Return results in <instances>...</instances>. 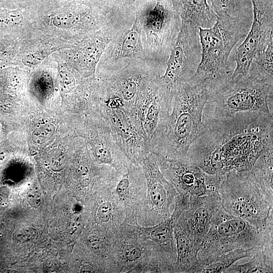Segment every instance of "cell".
<instances>
[{
    "instance_id": "1",
    "label": "cell",
    "mask_w": 273,
    "mask_h": 273,
    "mask_svg": "<svg viewBox=\"0 0 273 273\" xmlns=\"http://www.w3.org/2000/svg\"><path fill=\"white\" fill-rule=\"evenodd\" d=\"M202 121L186 157L208 174L248 171L262 153L273 148L271 113L243 112Z\"/></svg>"
},
{
    "instance_id": "2",
    "label": "cell",
    "mask_w": 273,
    "mask_h": 273,
    "mask_svg": "<svg viewBox=\"0 0 273 273\" xmlns=\"http://www.w3.org/2000/svg\"><path fill=\"white\" fill-rule=\"evenodd\" d=\"M250 23L245 17L232 14L216 16L210 28H199L201 60L187 82L205 88L209 95L225 84L234 69L231 54L235 46L247 35Z\"/></svg>"
},
{
    "instance_id": "3",
    "label": "cell",
    "mask_w": 273,
    "mask_h": 273,
    "mask_svg": "<svg viewBox=\"0 0 273 273\" xmlns=\"http://www.w3.org/2000/svg\"><path fill=\"white\" fill-rule=\"evenodd\" d=\"M208 95L202 87L187 82L179 85L173 96L171 113L151 152L168 159L186 157L189 147L200 133Z\"/></svg>"
},
{
    "instance_id": "4",
    "label": "cell",
    "mask_w": 273,
    "mask_h": 273,
    "mask_svg": "<svg viewBox=\"0 0 273 273\" xmlns=\"http://www.w3.org/2000/svg\"><path fill=\"white\" fill-rule=\"evenodd\" d=\"M132 6L141 26L145 53L162 70L179 31L180 19L171 0H136Z\"/></svg>"
},
{
    "instance_id": "5",
    "label": "cell",
    "mask_w": 273,
    "mask_h": 273,
    "mask_svg": "<svg viewBox=\"0 0 273 273\" xmlns=\"http://www.w3.org/2000/svg\"><path fill=\"white\" fill-rule=\"evenodd\" d=\"M119 12L118 8L107 11L82 0H73L57 8L37 14L35 28L75 43L112 23Z\"/></svg>"
},
{
    "instance_id": "6",
    "label": "cell",
    "mask_w": 273,
    "mask_h": 273,
    "mask_svg": "<svg viewBox=\"0 0 273 273\" xmlns=\"http://www.w3.org/2000/svg\"><path fill=\"white\" fill-rule=\"evenodd\" d=\"M270 241H273V229H259L230 214L221 205L212 216L197 259H210L238 248L257 249Z\"/></svg>"
},
{
    "instance_id": "7",
    "label": "cell",
    "mask_w": 273,
    "mask_h": 273,
    "mask_svg": "<svg viewBox=\"0 0 273 273\" xmlns=\"http://www.w3.org/2000/svg\"><path fill=\"white\" fill-rule=\"evenodd\" d=\"M273 84L249 75H238L209 95L202 119L233 116L243 112L271 113L269 99L272 98Z\"/></svg>"
},
{
    "instance_id": "8",
    "label": "cell",
    "mask_w": 273,
    "mask_h": 273,
    "mask_svg": "<svg viewBox=\"0 0 273 273\" xmlns=\"http://www.w3.org/2000/svg\"><path fill=\"white\" fill-rule=\"evenodd\" d=\"M222 207L261 230L273 229V202L247 177L246 172L224 175L218 190Z\"/></svg>"
},
{
    "instance_id": "9",
    "label": "cell",
    "mask_w": 273,
    "mask_h": 273,
    "mask_svg": "<svg viewBox=\"0 0 273 273\" xmlns=\"http://www.w3.org/2000/svg\"><path fill=\"white\" fill-rule=\"evenodd\" d=\"M199 29L181 24L166 63L165 73L156 76L158 84L172 106L173 96L181 84L195 72L201 60Z\"/></svg>"
},
{
    "instance_id": "10",
    "label": "cell",
    "mask_w": 273,
    "mask_h": 273,
    "mask_svg": "<svg viewBox=\"0 0 273 273\" xmlns=\"http://www.w3.org/2000/svg\"><path fill=\"white\" fill-rule=\"evenodd\" d=\"M138 224L123 221L118 226L109 230L111 263L114 273H142L154 257L172 264L162 255L155 243L140 234Z\"/></svg>"
},
{
    "instance_id": "11",
    "label": "cell",
    "mask_w": 273,
    "mask_h": 273,
    "mask_svg": "<svg viewBox=\"0 0 273 273\" xmlns=\"http://www.w3.org/2000/svg\"><path fill=\"white\" fill-rule=\"evenodd\" d=\"M139 164L145 175L147 195L138 221L142 226H152L170 216V207L179 194L162 173L156 154L150 152Z\"/></svg>"
},
{
    "instance_id": "12",
    "label": "cell",
    "mask_w": 273,
    "mask_h": 273,
    "mask_svg": "<svg viewBox=\"0 0 273 273\" xmlns=\"http://www.w3.org/2000/svg\"><path fill=\"white\" fill-rule=\"evenodd\" d=\"M161 70L150 61L131 59L120 70L98 78L100 89L118 99L123 108L130 112L141 93L154 78L161 74Z\"/></svg>"
},
{
    "instance_id": "13",
    "label": "cell",
    "mask_w": 273,
    "mask_h": 273,
    "mask_svg": "<svg viewBox=\"0 0 273 273\" xmlns=\"http://www.w3.org/2000/svg\"><path fill=\"white\" fill-rule=\"evenodd\" d=\"M253 20L243 42L235 50L236 63L231 78L246 75L257 52L273 41V0H251Z\"/></svg>"
},
{
    "instance_id": "14",
    "label": "cell",
    "mask_w": 273,
    "mask_h": 273,
    "mask_svg": "<svg viewBox=\"0 0 273 273\" xmlns=\"http://www.w3.org/2000/svg\"><path fill=\"white\" fill-rule=\"evenodd\" d=\"M157 156L162 173L179 194L202 196L218 192L225 174H208L186 157L168 159Z\"/></svg>"
},
{
    "instance_id": "15",
    "label": "cell",
    "mask_w": 273,
    "mask_h": 273,
    "mask_svg": "<svg viewBox=\"0 0 273 273\" xmlns=\"http://www.w3.org/2000/svg\"><path fill=\"white\" fill-rule=\"evenodd\" d=\"M97 108L123 152L132 163L139 164L151 151L148 141L130 112L123 108L101 104Z\"/></svg>"
},
{
    "instance_id": "16",
    "label": "cell",
    "mask_w": 273,
    "mask_h": 273,
    "mask_svg": "<svg viewBox=\"0 0 273 273\" xmlns=\"http://www.w3.org/2000/svg\"><path fill=\"white\" fill-rule=\"evenodd\" d=\"M117 31L111 23L56 53L83 78L95 77L98 64Z\"/></svg>"
},
{
    "instance_id": "17",
    "label": "cell",
    "mask_w": 273,
    "mask_h": 273,
    "mask_svg": "<svg viewBox=\"0 0 273 273\" xmlns=\"http://www.w3.org/2000/svg\"><path fill=\"white\" fill-rule=\"evenodd\" d=\"M156 76L141 93L130 112L148 141L150 150L161 133L165 120L171 111Z\"/></svg>"
},
{
    "instance_id": "18",
    "label": "cell",
    "mask_w": 273,
    "mask_h": 273,
    "mask_svg": "<svg viewBox=\"0 0 273 273\" xmlns=\"http://www.w3.org/2000/svg\"><path fill=\"white\" fill-rule=\"evenodd\" d=\"M113 190L124 209L125 217L123 221L139 224L138 218L147 195L146 179L140 164L131 162L126 170L120 174Z\"/></svg>"
},
{
    "instance_id": "19",
    "label": "cell",
    "mask_w": 273,
    "mask_h": 273,
    "mask_svg": "<svg viewBox=\"0 0 273 273\" xmlns=\"http://www.w3.org/2000/svg\"><path fill=\"white\" fill-rule=\"evenodd\" d=\"M89 128V139L98 163L111 166L119 174L124 173L131 161L117 144L110 126L99 112Z\"/></svg>"
},
{
    "instance_id": "20",
    "label": "cell",
    "mask_w": 273,
    "mask_h": 273,
    "mask_svg": "<svg viewBox=\"0 0 273 273\" xmlns=\"http://www.w3.org/2000/svg\"><path fill=\"white\" fill-rule=\"evenodd\" d=\"M74 44L35 29L21 39L14 66L28 71L33 70L54 53L71 48Z\"/></svg>"
},
{
    "instance_id": "21",
    "label": "cell",
    "mask_w": 273,
    "mask_h": 273,
    "mask_svg": "<svg viewBox=\"0 0 273 273\" xmlns=\"http://www.w3.org/2000/svg\"><path fill=\"white\" fill-rule=\"evenodd\" d=\"M189 200L190 196L179 194L176 198L174 209L169 218L152 226L137 225L140 234L155 243L162 255L172 264L176 259L174 228L181 212L188 207Z\"/></svg>"
},
{
    "instance_id": "22",
    "label": "cell",
    "mask_w": 273,
    "mask_h": 273,
    "mask_svg": "<svg viewBox=\"0 0 273 273\" xmlns=\"http://www.w3.org/2000/svg\"><path fill=\"white\" fill-rule=\"evenodd\" d=\"M109 44L111 47L109 52H105L103 62L107 60L116 61L122 58L150 61L143 47L141 26L135 16L131 27L118 30Z\"/></svg>"
},
{
    "instance_id": "23",
    "label": "cell",
    "mask_w": 273,
    "mask_h": 273,
    "mask_svg": "<svg viewBox=\"0 0 273 273\" xmlns=\"http://www.w3.org/2000/svg\"><path fill=\"white\" fill-rule=\"evenodd\" d=\"M176 249V259L172 264L173 272L187 273L196 261L201 245L196 240L188 219L183 211L173 230Z\"/></svg>"
},
{
    "instance_id": "24",
    "label": "cell",
    "mask_w": 273,
    "mask_h": 273,
    "mask_svg": "<svg viewBox=\"0 0 273 273\" xmlns=\"http://www.w3.org/2000/svg\"><path fill=\"white\" fill-rule=\"evenodd\" d=\"M221 205L218 193L190 196L188 207L184 210L193 230L196 241L201 245L209 230L214 211Z\"/></svg>"
},
{
    "instance_id": "25",
    "label": "cell",
    "mask_w": 273,
    "mask_h": 273,
    "mask_svg": "<svg viewBox=\"0 0 273 273\" xmlns=\"http://www.w3.org/2000/svg\"><path fill=\"white\" fill-rule=\"evenodd\" d=\"M37 14L19 4L14 8L0 7V36H16L21 39L31 33L35 28Z\"/></svg>"
},
{
    "instance_id": "26",
    "label": "cell",
    "mask_w": 273,
    "mask_h": 273,
    "mask_svg": "<svg viewBox=\"0 0 273 273\" xmlns=\"http://www.w3.org/2000/svg\"><path fill=\"white\" fill-rule=\"evenodd\" d=\"M114 187H108L98 193L93 214L98 225L108 230L118 226L125 217L123 206L114 192Z\"/></svg>"
},
{
    "instance_id": "27",
    "label": "cell",
    "mask_w": 273,
    "mask_h": 273,
    "mask_svg": "<svg viewBox=\"0 0 273 273\" xmlns=\"http://www.w3.org/2000/svg\"><path fill=\"white\" fill-rule=\"evenodd\" d=\"M181 24L207 28L215 23L216 15L208 0H171Z\"/></svg>"
},
{
    "instance_id": "28",
    "label": "cell",
    "mask_w": 273,
    "mask_h": 273,
    "mask_svg": "<svg viewBox=\"0 0 273 273\" xmlns=\"http://www.w3.org/2000/svg\"><path fill=\"white\" fill-rule=\"evenodd\" d=\"M246 174L263 195L273 202V148L262 153Z\"/></svg>"
},
{
    "instance_id": "29",
    "label": "cell",
    "mask_w": 273,
    "mask_h": 273,
    "mask_svg": "<svg viewBox=\"0 0 273 273\" xmlns=\"http://www.w3.org/2000/svg\"><path fill=\"white\" fill-rule=\"evenodd\" d=\"M257 249L238 248L210 259L202 260L197 259L187 272H224L227 268L238 260L251 257Z\"/></svg>"
},
{
    "instance_id": "30",
    "label": "cell",
    "mask_w": 273,
    "mask_h": 273,
    "mask_svg": "<svg viewBox=\"0 0 273 273\" xmlns=\"http://www.w3.org/2000/svg\"><path fill=\"white\" fill-rule=\"evenodd\" d=\"M273 271V241L260 247L251 259L243 264L234 263L224 272L262 273Z\"/></svg>"
},
{
    "instance_id": "31",
    "label": "cell",
    "mask_w": 273,
    "mask_h": 273,
    "mask_svg": "<svg viewBox=\"0 0 273 273\" xmlns=\"http://www.w3.org/2000/svg\"><path fill=\"white\" fill-rule=\"evenodd\" d=\"M84 243L88 250L94 255L106 262L111 272L113 269L111 263V241L109 230L98 226L85 236Z\"/></svg>"
},
{
    "instance_id": "32",
    "label": "cell",
    "mask_w": 273,
    "mask_h": 273,
    "mask_svg": "<svg viewBox=\"0 0 273 273\" xmlns=\"http://www.w3.org/2000/svg\"><path fill=\"white\" fill-rule=\"evenodd\" d=\"M273 41L256 53L250 66L248 75L273 84Z\"/></svg>"
},
{
    "instance_id": "33",
    "label": "cell",
    "mask_w": 273,
    "mask_h": 273,
    "mask_svg": "<svg viewBox=\"0 0 273 273\" xmlns=\"http://www.w3.org/2000/svg\"><path fill=\"white\" fill-rule=\"evenodd\" d=\"M21 39L13 35L0 36V69L14 66L20 49Z\"/></svg>"
},
{
    "instance_id": "34",
    "label": "cell",
    "mask_w": 273,
    "mask_h": 273,
    "mask_svg": "<svg viewBox=\"0 0 273 273\" xmlns=\"http://www.w3.org/2000/svg\"><path fill=\"white\" fill-rule=\"evenodd\" d=\"M73 0H16L18 5L28 8L37 14L57 8Z\"/></svg>"
},
{
    "instance_id": "35",
    "label": "cell",
    "mask_w": 273,
    "mask_h": 273,
    "mask_svg": "<svg viewBox=\"0 0 273 273\" xmlns=\"http://www.w3.org/2000/svg\"><path fill=\"white\" fill-rule=\"evenodd\" d=\"M216 16L231 14L236 8L235 0H208Z\"/></svg>"
},
{
    "instance_id": "36",
    "label": "cell",
    "mask_w": 273,
    "mask_h": 273,
    "mask_svg": "<svg viewBox=\"0 0 273 273\" xmlns=\"http://www.w3.org/2000/svg\"><path fill=\"white\" fill-rule=\"evenodd\" d=\"M84 2L99 8L111 11L117 5L114 4L111 0H82Z\"/></svg>"
},
{
    "instance_id": "37",
    "label": "cell",
    "mask_w": 273,
    "mask_h": 273,
    "mask_svg": "<svg viewBox=\"0 0 273 273\" xmlns=\"http://www.w3.org/2000/svg\"><path fill=\"white\" fill-rule=\"evenodd\" d=\"M112 3L119 6H127L131 5L135 0H111Z\"/></svg>"
},
{
    "instance_id": "38",
    "label": "cell",
    "mask_w": 273,
    "mask_h": 273,
    "mask_svg": "<svg viewBox=\"0 0 273 273\" xmlns=\"http://www.w3.org/2000/svg\"><path fill=\"white\" fill-rule=\"evenodd\" d=\"M34 231L29 230H23L22 232V240H27L34 236Z\"/></svg>"
},
{
    "instance_id": "39",
    "label": "cell",
    "mask_w": 273,
    "mask_h": 273,
    "mask_svg": "<svg viewBox=\"0 0 273 273\" xmlns=\"http://www.w3.org/2000/svg\"><path fill=\"white\" fill-rule=\"evenodd\" d=\"M136 1V0H135Z\"/></svg>"
}]
</instances>
